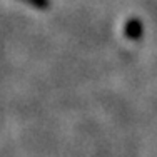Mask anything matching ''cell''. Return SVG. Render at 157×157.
Here are the masks:
<instances>
[{
	"instance_id": "cell-1",
	"label": "cell",
	"mask_w": 157,
	"mask_h": 157,
	"mask_svg": "<svg viewBox=\"0 0 157 157\" xmlns=\"http://www.w3.org/2000/svg\"><path fill=\"white\" fill-rule=\"evenodd\" d=\"M22 2H27L30 3L32 7H35V9H47L48 7V0H22Z\"/></svg>"
}]
</instances>
